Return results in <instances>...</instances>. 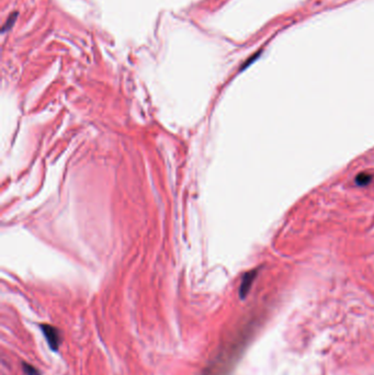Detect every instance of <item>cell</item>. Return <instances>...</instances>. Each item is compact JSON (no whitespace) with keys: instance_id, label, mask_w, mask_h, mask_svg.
Returning a JSON list of instances; mask_svg holds the SVG:
<instances>
[{"instance_id":"cell-1","label":"cell","mask_w":374,"mask_h":375,"mask_svg":"<svg viewBox=\"0 0 374 375\" xmlns=\"http://www.w3.org/2000/svg\"><path fill=\"white\" fill-rule=\"evenodd\" d=\"M256 275H257V270H251L249 272H247L243 277L241 287H239V295H241L242 299H244V297L248 294L249 290L252 285V282L256 278Z\"/></svg>"},{"instance_id":"cell-3","label":"cell","mask_w":374,"mask_h":375,"mask_svg":"<svg viewBox=\"0 0 374 375\" xmlns=\"http://www.w3.org/2000/svg\"><path fill=\"white\" fill-rule=\"evenodd\" d=\"M372 180V176L369 175L368 172H362L359 174L356 178V182L358 183L359 186H366L369 185Z\"/></svg>"},{"instance_id":"cell-2","label":"cell","mask_w":374,"mask_h":375,"mask_svg":"<svg viewBox=\"0 0 374 375\" xmlns=\"http://www.w3.org/2000/svg\"><path fill=\"white\" fill-rule=\"evenodd\" d=\"M42 329H43V332L44 335L47 339V341L49 343V345H51V348L56 350L59 347V334L57 331L55 330V328L51 327V326H47V325H44V326H42Z\"/></svg>"}]
</instances>
